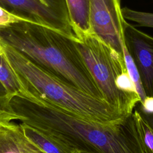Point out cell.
I'll return each instance as SVG.
<instances>
[{
  "label": "cell",
  "instance_id": "1",
  "mask_svg": "<svg viewBox=\"0 0 153 153\" xmlns=\"http://www.w3.org/2000/svg\"><path fill=\"white\" fill-rule=\"evenodd\" d=\"M0 42L63 81L104 100L75 39L48 27L22 21L0 27Z\"/></svg>",
  "mask_w": 153,
  "mask_h": 153
},
{
  "label": "cell",
  "instance_id": "2",
  "mask_svg": "<svg viewBox=\"0 0 153 153\" xmlns=\"http://www.w3.org/2000/svg\"><path fill=\"white\" fill-rule=\"evenodd\" d=\"M0 44L23 88L30 94L99 123L108 124L128 116L119 113L105 100L87 93L39 67L11 47L1 42Z\"/></svg>",
  "mask_w": 153,
  "mask_h": 153
},
{
  "label": "cell",
  "instance_id": "3",
  "mask_svg": "<svg viewBox=\"0 0 153 153\" xmlns=\"http://www.w3.org/2000/svg\"><path fill=\"white\" fill-rule=\"evenodd\" d=\"M75 41L104 100L124 115L132 114L140 103L139 96L122 91L116 85L117 77L127 72L124 56L92 33L76 36Z\"/></svg>",
  "mask_w": 153,
  "mask_h": 153
},
{
  "label": "cell",
  "instance_id": "4",
  "mask_svg": "<svg viewBox=\"0 0 153 153\" xmlns=\"http://www.w3.org/2000/svg\"><path fill=\"white\" fill-rule=\"evenodd\" d=\"M0 6L30 22L75 39L65 0H0Z\"/></svg>",
  "mask_w": 153,
  "mask_h": 153
},
{
  "label": "cell",
  "instance_id": "5",
  "mask_svg": "<svg viewBox=\"0 0 153 153\" xmlns=\"http://www.w3.org/2000/svg\"><path fill=\"white\" fill-rule=\"evenodd\" d=\"M93 146L100 153H145L133 113L108 124L98 123Z\"/></svg>",
  "mask_w": 153,
  "mask_h": 153
},
{
  "label": "cell",
  "instance_id": "6",
  "mask_svg": "<svg viewBox=\"0 0 153 153\" xmlns=\"http://www.w3.org/2000/svg\"><path fill=\"white\" fill-rule=\"evenodd\" d=\"M125 21L120 0H90L91 33L122 55L125 45L123 32Z\"/></svg>",
  "mask_w": 153,
  "mask_h": 153
},
{
  "label": "cell",
  "instance_id": "7",
  "mask_svg": "<svg viewBox=\"0 0 153 153\" xmlns=\"http://www.w3.org/2000/svg\"><path fill=\"white\" fill-rule=\"evenodd\" d=\"M123 32L125 44L139 70L146 94L153 96V37L126 20Z\"/></svg>",
  "mask_w": 153,
  "mask_h": 153
},
{
  "label": "cell",
  "instance_id": "8",
  "mask_svg": "<svg viewBox=\"0 0 153 153\" xmlns=\"http://www.w3.org/2000/svg\"><path fill=\"white\" fill-rule=\"evenodd\" d=\"M72 30L75 37L91 33L90 0H65Z\"/></svg>",
  "mask_w": 153,
  "mask_h": 153
},
{
  "label": "cell",
  "instance_id": "9",
  "mask_svg": "<svg viewBox=\"0 0 153 153\" xmlns=\"http://www.w3.org/2000/svg\"><path fill=\"white\" fill-rule=\"evenodd\" d=\"M19 124L25 136L45 153H71L72 151L48 134L26 124L22 123Z\"/></svg>",
  "mask_w": 153,
  "mask_h": 153
},
{
  "label": "cell",
  "instance_id": "10",
  "mask_svg": "<svg viewBox=\"0 0 153 153\" xmlns=\"http://www.w3.org/2000/svg\"><path fill=\"white\" fill-rule=\"evenodd\" d=\"M0 82L12 97L25 90L16 74L5 56L0 44Z\"/></svg>",
  "mask_w": 153,
  "mask_h": 153
},
{
  "label": "cell",
  "instance_id": "11",
  "mask_svg": "<svg viewBox=\"0 0 153 153\" xmlns=\"http://www.w3.org/2000/svg\"><path fill=\"white\" fill-rule=\"evenodd\" d=\"M139 136L145 153H153V115L147 118L137 110L133 112Z\"/></svg>",
  "mask_w": 153,
  "mask_h": 153
},
{
  "label": "cell",
  "instance_id": "12",
  "mask_svg": "<svg viewBox=\"0 0 153 153\" xmlns=\"http://www.w3.org/2000/svg\"><path fill=\"white\" fill-rule=\"evenodd\" d=\"M123 50L125 64L127 72L136 87V91L140 99V103H142L143 102L147 96L143 88L140 75L132 56L127 49L126 44L124 45Z\"/></svg>",
  "mask_w": 153,
  "mask_h": 153
},
{
  "label": "cell",
  "instance_id": "13",
  "mask_svg": "<svg viewBox=\"0 0 153 153\" xmlns=\"http://www.w3.org/2000/svg\"><path fill=\"white\" fill-rule=\"evenodd\" d=\"M121 12L125 19L134 22L138 26L153 27V13L135 11L127 7L121 8Z\"/></svg>",
  "mask_w": 153,
  "mask_h": 153
},
{
  "label": "cell",
  "instance_id": "14",
  "mask_svg": "<svg viewBox=\"0 0 153 153\" xmlns=\"http://www.w3.org/2000/svg\"><path fill=\"white\" fill-rule=\"evenodd\" d=\"M11 99L7 94L0 96V125L8 124L20 120V117L11 107Z\"/></svg>",
  "mask_w": 153,
  "mask_h": 153
},
{
  "label": "cell",
  "instance_id": "15",
  "mask_svg": "<svg viewBox=\"0 0 153 153\" xmlns=\"http://www.w3.org/2000/svg\"><path fill=\"white\" fill-rule=\"evenodd\" d=\"M22 21L29 22L23 18L9 12L0 6V27L8 26L9 25Z\"/></svg>",
  "mask_w": 153,
  "mask_h": 153
},
{
  "label": "cell",
  "instance_id": "16",
  "mask_svg": "<svg viewBox=\"0 0 153 153\" xmlns=\"http://www.w3.org/2000/svg\"><path fill=\"white\" fill-rule=\"evenodd\" d=\"M22 153H45L36 145L29 140L23 134H22Z\"/></svg>",
  "mask_w": 153,
  "mask_h": 153
},
{
  "label": "cell",
  "instance_id": "17",
  "mask_svg": "<svg viewBox=\"0 0 153 153\" xmlns=\"http://www.w3.org/2000/svg\"><path fill=\"white\" fill-rule=\"evenodd\" d=\"M141 109L145 115H153V96H146L141 103Z\"/></svg>",
  "mask_w": 153,
  "mask_h": 153
},
{
  "label": "cell",
  "instance_id": "18",
  "mask_svg": "<svg viewBox=\"0 0 153 153\" xmlns=\"http://www.w3.org/2000/svg\"><path fill=\"white\" fill-rule=\"evenodd\" d=\"M71 153H100L98 151H81V150H73Z\"/></svg>",
  "mask_w": 153,
  "mask_h": 153
},
{
  "label": "cell",
  "instance_id": "19",
  "mask_svg": "<svg viewBox=\"0 0 153 153\" xmlns=\"http://www.w3.org/2000/svg\"><path fill=\"white\" fill-rule=\"evenodd\" d=\"M6 94H7V91L5 89L3 85L0 82V96H4V95H6Z\"/></svg>",
  "mask_w": 153,
  "mask_h": 153
}]
</instances>
